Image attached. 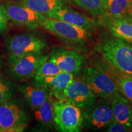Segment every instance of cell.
<instances>
[{"label":"cell","instance_id":"19","mask_svg":"<svg viewBox=\"0 0 132 132\" xmlns=\"http://www.w3.org/2000/svg\"><path fill=\"white\" fill-rule=\"evenodd\" d=\"M36 12L47 16L64 5V0H21Z\"/></svg>","mask_w":132,"mask_h":132},{"label":"cell","instance_id":"20","mask_svg":"<svg viewBox=\"0 0 132 132\" xmlns=\"http://www.w3.org/2000/svg\"><path fill=\"white\" fill-rule=\"evenodd\" d=\"M77 5L94 16L102 17L105 15L104 0H73Z\"/></svg>","mask_w":132,"mask_h":132},{"label":"cell","instance_id":"17","mask_svg":"<svg viewBox=\"0 0 132 132\" xmlns=\"http://www.w3.org/2000/svg\"><path fill=\"white\" fill-rule=\"evenodd\" d=\"M105 15L111 18L132 15V0H104Z\"/></svg>","mask_w":132,"mask_h":132},{"label":"cell","instance_id":"18","mask_svg":"<svg viewBox=\"0 0 132 132\" xmlns=\"http://www.w3.org/2000/svg\"><path fill=\"white\" fill-rule=\"evenodd\" d=\"M54 97L49 94L45 102L40 106L34 110V115L39 123L50 127L54 122Z\"/></svg>","mask_w":132,"mask_h":132},{"label":"cell","instance_id":"12","mask_svg":"<svg viewBox=\"0 0 132 132\" xmlns=\"http://www.w3.org/2000/svg\"><path fill=\"white\" fill-rule=\"evenodd\" d=\"M100 22L115 38L132 44V15L118 18L100 17Z\"/></svg>","mask_w":132,"mask_h":132},{"label":"cell","instance_id":"3","mask_svg":"<svg viewBox=\"0 0 132 132\" xmlns=\"http://www.w3.org/2000/svg\"><path fill=\"white\" fill-rule=\"evenodd\" d=\"M7 19L16 25L29 29L41 26L47 16L33 11L21 1H8L0 4Z\"/></svg>","mask_w":132,"mask_h":132},{"label":"cell","instance_id":"26","mask_svg":"<svg viewBox=\"0 0 132 132\" xmlns=\"http://www.w3.org/2000/svg\"><path fill=\"white\" fill-rule=\"evenodd\" d=\"M1 63H2V59H1V55H0V67H1Z\"/></svg>","mask_w":132,"mask_h":132},{"label":"cell","instance_id":"24","mask_svg":"<svg viewBox=\"0 0 132 132\" xmlns=\"http://www.w3.org/2000/svg\"><path fill=\"white\" fill-rule=\"evenodd\" d=\"M106 131L108 132H131L132 129L129 127L119 122L115 119L111 122L106 128Z\"/></svg>","mask_w":132,"mask_h":132},{"label":"cell","instance_id":"15","mask_svg":"<svg viewBox=\"0 0 132 132\" xmlns=\"http://www.w3.org/2000/svg\"><path fill=\"white\" fill-rule=\"evenodd\" d=\"M19 89L25 102L34 110L40 106L49 95L47 89L35 81L20 86Z\"/></svg>","mask_w":132,"mask_h":132},{"label":"cell","instance_id":"5","mask_svg":"<svg viewBox=\"0 0 132 132\" xmlns=\"http://www.w3.org/2000/svg\"><path fill=\"white\" fill-rule=\"evenodd\" d=\"M48 57L42 52L30 53L18 56H9V70L11 77L18 80L35 77L40 66Z\"/></svg>","mask_w":132,"mask_h":132},{"label":"cell","instance_id":"8","mask_svg":"<svg viewBox=\"0 0 132 132\" xmlns=\"http://www.w3.org/2000/svg\"><path fill=\"white\" fill-rule=\"evenodd\" d=\"M9 56H18L30 53L42 52L47 47V43L39 36L32 33L14 36L6 40Z\"/></svg>","mask_w":132,"mask_h":132},{"label":"cell","instance_id":"4","mask_svg":"<svg viewBox=\"0 0 132 132\" xmlns=\"http://www.w3.org/2000/svg\"><path fill=\"white\" fill-rule=\"evenodd\" d=\"M82 110L70 102L57 100L54 102L55 127L59 131H80L83 123Z\"/></svg>","mask_w":132,"mask_h":132},{"label":"cell","instance_id":"22","mask_svg":"<svg viewBox=\"0 0 132 132\" xmlns=\"http://www.w3.org/2000/svg\"><path fill=\"white\" fill-rule=\"evenodd\" d=\"M116 80L119 92L132 104V76L123 73Z\"/></svg>","mask_w":132,"mask_h":132},{"label":"cell","instance_id":"11","mask_svg":"<svg viewBox=\"0 0 132 132\" xmlns=\"http://www.w3.org/2000/svg\"><path fill=\"white\" fill-rule=\"evenodd\" d=\"M59 67L62 72L77 75L80 72L83 62L82 54L72 50L57 48L53 50L49 57Z\"/></svg>","mask_w":132,"mask_h":132},{"label":"cell","instance_id":"14","mask_svg":"<svg viewBox=\"0 0 132 132\" xmlns=\"http://www.w3.org/2000/svg\"><path fill=\"white\" fill-rule=\"evenodd\" d=\"M74 78L73 74L61 72L56 75L34 81L45 86L48 90L50 94L55 97L57 100H62L64 90Z\"/></svg>","mask_w":132,"mask_h":132},{"label":"cell","instance_id":"10","mask_svg":"<svg viewBox=\"0 0 132 132\" xmlns=\"http://www.w3.org/2000/svg\"><path fill=\"white\" fill-rule=\"evenodd\" d=\"M97 96L81 78H73L63 92L62 100L67 101L81 110L88 108L95 102Z\"/></svg>","mask_w":132,"mask_h":132},{"label":"cell","instance_id":"6","mask_svg":"<svg viewBox=\"0 0 132 132\" xmlns=\"http://www.w3.org/2000/svg\"><path fill=\"white\" fill-rule=\"evenodd\" d=\"M81 78L90 87L97 97L111 100L119 92L116 81L103 71L94 67H85L82 70Z\"/></svg>","mask_w":132,"mask_h":132},{"label":"cell","instance_id":"23","mask_svg":"<svg viewBox=\"0 0 132 132\" xmlns=\"http://www.w3.org/2000/svg\"><path fill=\"white\" fill-rule=\"evenodd\" d=\"M14 97V90L10 82L0 75V104L11 100Z\"/></svg>","mask_w":132,"mask_h":132},{"label":"cell","instance_id":"13","mask_svg":"<svg viewBox=\"0 0 132 132\" xmlns=\"http://www.w3.org/2000/svg\"><path fill=\"white\" fill-rule=\"evenodd\" d=\"M46 16L61 20L87 31L94 27V21L92 20L64 5Z\"/></svg>","mask_w":132,"mask_h":132},{"label":"cell","instance_id":"1","mask_svg":"<svg viewBox=\"0 0 132 132\" xmlns=\"http://www.w3.org/2000/svg\"><path fill=\"white\" fill-rule=\"evenodd\" d=\"M98 50L111 67L132 76V44L118 38H110L102 41Z\"/></svg>","mask_w":132,"mask_h":132},{"label":"cell","instance_id":"25","mask_svg":"<svg viewBox=\"0 0 132 132\" xmlns=\"http://www.w3.org/2000/svg\"><path fill=\"white\" fill-rule=\"evenodd\" d=\"M8 20L3 9L0 6V34L6 31L7 28Z\"/></svg>","mask_w":132,"mask_h":132},{"label":"cell","instance_id":"21","mask_svg":"<svg viewBox=\"0 0 132 132\" xmlns=\"http://www.w3.org/2000/svg\"><path fill=\"white\" fill-rule=\"evenodd\" d=\"M62 71L58 66L48 57L37 70L34 77V80L37 81L46 77L53 76L60 73Z\"/></svg>","mask_w":132,"mask_h":132},{"label":"cell","instance_id":"16","mask_svg":"<svg viewBox=\"0 0 132 132\" xmlns=\"http://www.w3.org/2000/svg\"><path fill=\"white\" fill-rule=\"evenodd\" d=\"M114 118L132 129V104L118 92L111 99Z\"/></svg>","mask_w":132,"mask_h":132},{"label":"cell","instance_id":"2","mask_svg":"<svg viewBox=\"0 0 132 132\" xmlns=\"http://www.w3.org/2000/svg\"><path fill=\"white\" fill-rule=\"evenodd\" d=\"M29 121L28 113L18 99L0 104V131H21Z\"/></svg>","mask_w":132,"mask_h":132},{"label":"cell","instance_id":"7","mask_svg":"<svg viewBox=\"0 0 132 132\" xmlns=\"http://www.w3.org/2000/svg\"><path fill=\"white\" fill-rule=\"evenodd\" d=\"M83 123L87 127L94 130L107 128L114 120L111 100H101L95 102L90 107L84 110Z\"/></svg>","mask_w":132,"mask_h":132},{"label":"cell","instance_id":"9","mask_svg":"<svg viewBox=\"0 0 132 132\" xmlns=\"http://www.w3.org/2000/svg\"><path fill=\"white\" fill-rule=\"evenodd\" d=\"M41 26L53 35L71 43H83L88 36L87 31L61 20L47 17Z\"/></svg>","mask_w":132,"mask_h":132}]
</instances>
